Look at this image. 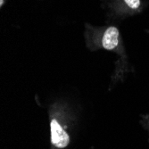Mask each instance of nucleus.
<instances>
[{
	"label": "nucleus",
	"mask_w": 149,
	"mask_h": 149,
	"mask_svg": "<svg viewBox=\"0 0 149 149\" xmlns=\"http://www.w3.org/2000/svg\"><path fill=\"white\" fill-rule=\"evenodd\" d=\"M51 142L59 148H64L70 143L68 134L63 130L56 120L51 121Z\"/></svg>",
	"instance_id": "nucleus-1"
},
{
	"label": "nucleus",
	"mask_w": 149,
	"mask_h": 149,
	"mask_svg": "<svg viewBox=\"0 0 149 149\" xmlns=\"http://www.w3.org/2000/svg\"><path fill=\"white\" fill-rule=\"evenodd\" d=\"M119 43V30L116 27H109L104 32L102 45L104 49L113 50L114 49Z\"/></svg>",
	"instance_id": "nucleus-2"
},
{
	"label": "nucleus",
	"mask_w": 149,
	"mask_h": 149,
	"mask_svg": "<svg viewBox=\"0 0 149 149\" xmlns=\"http://www.w3.org/2000/svg\"><path fill=\"white\" fill-rule=\"evenodd\" d=\"M131 9H138L140 6V0H124Z\"/></svg>",
	"instance_id": "nucleus-3"
},
{
	"label": "nucleus",
	"mask_w": 149,
	"mask_h": 149,
	"mask_svg": "<svg viewBox=\"0 0 149 149\" xmlns=\"http://www.w3.org/2000/svg\"><path fill=\"white\" fill-rule=\"evenodd\" d=\"M4 5V0H0V6H3Z\"/></svg>",
	"instance_id": "nucleus-4"
}]
</instances>
